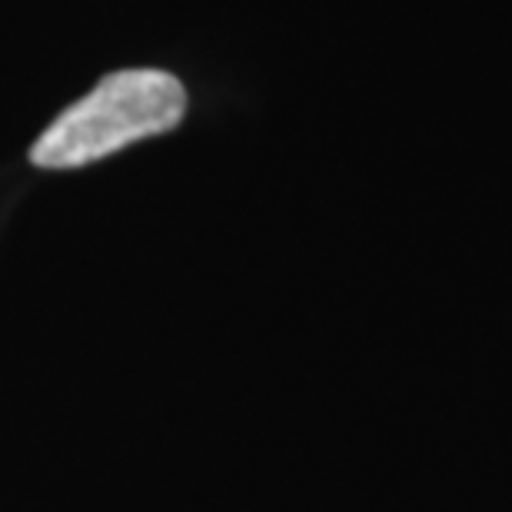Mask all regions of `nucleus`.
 Instances as JSON below:
<instances>
[{"mask_svg": "<svg viewBox=\"0 0 512 512\" xmlns=\"http://www.w3.org/2000/svg\"><path fill=\"white\" fill-rule=\"evenodd\" d=\"M187 114V90L163 70H120L67 107L30 150L40 170H77L173 130Z\"/></svg>", "mask_w": 512, "mask_h": 512, "instance_id": "nucleus-1", "label": "nucleus"}]
</instances>
